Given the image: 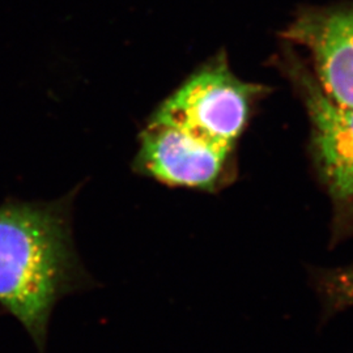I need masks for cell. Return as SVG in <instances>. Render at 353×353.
I'll return each mask as SVG.
<instances>
[{
    "instance_id": "cell-1",
    "label": "cell",
    "mask_w": 353,
    "mask_h": 353,
    "mask_svg": "<svg viewBox=\"0 0 353 353\" xmlns=\"http://www.w3.org/2000/svg\"><path fill=\"white\" fill-rule=\"evenodd\" d=\"M76 255L68 202L0 204V306L45 353L51 313L88 281Z\"/></svg>"
},
{
    "instance_id": "cell-2",
    "label": "cell",
    "mask_w": 353,
    "mask_h": 353,
    "mask_svg": "<svg viewBox=\"0 0 353 353\" xmlns=\"http://www.w3.org/2000/svg\"><path fill=\"white\" fill-rule=\"evenodd\" d=\"M265 85L234 75L221 50L188 77L152 114L216 148L236 152Z\"/></svg>"
},
{
    "instance_id": "cell-3",
    "label": "cell",
    "mask_w": 353,
    "mask_h": 353,
    "mask_svg": "<svg viewBox=\"0 0 353 353\" xmlns=\"http://www.w3.org/2000/svg\"><path fill=\"white\" fill-rule=\"evenodd\" d=\"M281 65L309 114L314 161L335 211L341 219L352 221L353 108L332 101L296 57H285Z\"/></svg>"
},
{
    "instance_id": "cell-4",
    "label": "cell",
    "mask_w": 353,
    "mask_h": 353,
    "mask_svg": "<svg viewBox=\"0 0 353 353\" xmlns=\"http://www.w3.org/2000/svg\"><path fill=\"white\" fill-rule=\"evenodd\" d=\"M135 168L169 186L217 191L234 178L236 152L216 148L151 117L140 134Z\"/></svg>"
},
{
    "instance_id": "cell-5",
    "label": "cell",
    "mask_w": 353,
    "mask_h": 353,
    "mask_svg": "<svg viewBox=\"0 0 353 353\" xmlns=\"http://www.w3.org/2000/svg\"><path fill=\"white\" fill-rule=\"evenodd\" d=\"M284 37L309 51L313 74L328 97L353 108V6L301 13Z\"/></svg>"
},
{
    "instance_id": "cell-6",
    "label": "cell",
    "mask_w": 353,
    "mask_h": 353,
    "mask_svg": "<svg viewBox=\"0 0 353 353\" xmlns=\"http://www.w3.org/2000/svg\"><path fill=\"white\" fill-rule=\"evenodd\" d=\"M322 321L353 306V265L321 271L316 275Z\"/></svg>"
}]
</instances>
